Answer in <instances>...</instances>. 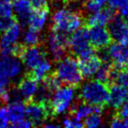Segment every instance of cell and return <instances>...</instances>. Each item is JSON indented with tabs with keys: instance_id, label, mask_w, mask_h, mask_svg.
<instances>
[{
	"instance_id": "1",
	"label": "cell",
	"mask_w": 128,
	"mask_h": 128,
	"mask_svg": "<svg viewBox=\"0 0 128 128\" xmlns=\"http://www.w3.org/2000/svg\"><path fill=\"white\" fill-rule=\"evenodd\" d=\"M78 96L84 103L103 107L104 105L108 104V88L107 83L99 80H90L82 85Z\"/></svg>"
},
{
	"instance_id": "28",
	"label": "cell",
	"mask_w": 128,
	"mask_h": 128,
	"mask_svg": "<svg viewBox=\"0 0 128 128\" xmlns=\"http://www.w3.org/2000/svg\"><path fill=\"white\" fill-rule=\"evenodd\" d=\"M62 125L66 128H80L84 126L82 122L78 121L72 115L64 118L63 121H62Z\"/></svg>"
},
{
	"instance_id": "2",
	"label": "cell",
	"mask_w": 128,
	"mask_h": 128,
	"mask_svg": "<svg viewBox=\"0 0 128 128\" xmlns=\"http://www.w3.org/2000/svg\"><path fill=\"white\" fill-rule=\"evenodd\" d=\"M54 75L61 83L73 87L78 86L83 80L78 62L72 56H64L58 60Z\"/></svg>"
},
{
	"instance_id": "6",
	"label": "cell",
	"mask_w": 128,
	"mask_h": 128,
	"mask_svg": "<svg viewBox=\"0 0 128 128\" xmlns=\"http://www.w3.org/2000/svg\"><path fill=\"white\" fill-rule=\"evenodd\" d=\"M68 48L73 54L78 55L80 58L94 54V50L90 43L89 32L82 26L71 33L70 38H68Z\"/></svg>"
},
{
	"instance_id": "33",
	"label": "cell",
	"mask_w": 128,
	"mask_h": 128,
	"mask_svg": "<svg viewBox=\"0 0 128 128\" xmlns=\"http://www.w3.org/2000/svg\"><path fill=\"white\" fill-rule=\"evenodd\" d=\"M118 116L121 117L122 119L127 117L128 116V96L127 98L121 104V106L117 108Z\"/></svg>"
},
{
	"instance_id": "16",
	"label": "cell",
	"mask_w": 128,
	"mask_h": 128,
	"mask_svg": "<svg viewBox=\"0 0 128 128\" xmlns=\"http://www.w3.org/2000/svg\"><path fill=\"white\" fill-rule=\"evenodd\" d=\"M113 10L110 8H102L94 12H91L86 20L87 24L92 26H106L113 19Z\"/></svg>"
},
{
	"instance_id": "34",
	"label": "cell",
	"mask_w": 128,
	"mask_h": 128,
	"mask_svg": "<svg viewBox=\"0 0 128 128\" xmlns=\"http://www.w3.org/2000/svg\"><path fill=\"white\" fill-rule=\"evenodd\" d=\"M110 127L112 128H121V127H124V122H122V119L119 116H116L111 119V121L110 122Z\"/></svg>"
},
{
	"instance_id": "15",
	"label": "cell",
	"mask_w": 128,
	"mask_h": 128,
	"mask_svg": "<svg viewBox=\"0 0 128 128\" xmlns=\"http://www.w3.org/2000/svg\"><path fill=\"white\" fill-rule=\"evenodd\" d=\"M102 62V59L99 56L96 55V54L80 58L78 66L83 78H91L94 77Z\"/></svg>"
},
{
	"instance_id": "11",
	"label": "cell",
	"mask_w": 128,
	"mask_h": 128,
	"mask_svg": "<svg viewBox=\"0 0 128 128\" xmlns=\"http://www.w3.org/2000/svg\"><path fill=\"white\" fill-rule=\"evenodd\" d=\"M88 32L90 43L92 48L102 50L110 45L112 38L108 28L106 26H92Z\"/></svg>"
},
{
	"instance_id": "40",
	"label": "cell",
	"mask_w": 128,
	"mask_h": 128,
	"mask_svg": "<svg viewBox=\"0 0 128 128\" xmlns=\"http://www.w3.org/2000/svg\"><path fill=\"white\" fill-rule=\"evenodd\" d=\"M11 0H0V2H10Z\"/></svg>"
},
{
	"instance_id": "12",
	"label": "cell",
	"mask_w": 128,
	"mask_h": 128,
	"mask_svg": "<svg viewBox=\"0 0 128 128\" xmlns=\"http://www.w3.org/2000/svg\"><path fill=\"white\" fill-rule=\"evenodd\" d=\"M38 82L31 78L28 74L22 78L19 82L18 85L16 87V92L18 94L19 98L22 101L28 102L30 100L35 99L38 91L39 85Z\"/></svg>"
},
{
	"instance_id": "18",
	"label": "cell",
	"mask_w": 128,
	"mask_h": 128,
	"mask_svg": "<svg viewBox=\"0 0 128 128\" xmlns=\"http://www.w3.org/2000/svg\"><path fill=\"white\" fill-rule=\"evenodd\" d=\"M8 114L10 118V126L14 127L19 122L25 117V105L22 100H14L8 103Z\"/></svg>"
},
{
	"instance_id": "29",
	"label": "cell",
	"mask_w": 128,
	"mask_h": 128,
	"mask_svg": "<svg viewBox=\"0 0 128 128\" xmlns=\"http://www.w3.org/2000/svg\"><path fill=\"white\" fill-rule=\"evenodd\" d=\"M13 8L10 2H0V17H10Z\"/></svg>"
},
{
	"instance_id": "19",
	"label": "cell",
	"mask_w": 128,
	"mask_h": 128,
	"mask_svg": "<svg viewBox=\"0 0 128 128\" xmlns=\"http://www.w3.org/2000/svg\"><path fill=\"white\" fill-rule=\"evenodd\" d=\"M128 96V91L118 83H114L108 88V104L110 108L117 110Z\"/></svg>"
},
{
	"instance_id": "39",
	"label": "cell",
	"mask_w": 128,
	"mask_h": 128,
	"mask_svg": "<svg viewBox=\"0 0 128 128\" xmlns=\"http://www.w3.org/2000/svg\"><path fill=\"white\" fill-rule=\"evenodd\" d=\"M122 122H124V126L128 128V116L124 118V119H122Z\"/></svg>"
},
{
	"instance_id": "24",
	"label": "cell",
	"mask_w": 128,
	"mask_h": 128,
	"mask_svg": "<svg viewBox=\"0 0 128 128\" xmlns=\"http://www.w3.org/2000/svg\"><path fill=\"white\" fill-rule=\"evenodd\" d=\"M103 122V108L102 107H96V110L86 118L83 124L88 128H97L101 126Z\"/></svg>"
},
{
	"instance_id": "37",
	"label": "cell",
	"mask_w": 128,
	"mask_h": 128,
	"mask_svg": "<svg viewBox=\"0 0 128 128\" xmlns=\"http://www.w3.org/2000/svg\"><path fill=\"white\" fill-rule=\"evenodd\" d=\"M118 11L120 12V15H121L122 18L126 19L128 21V2L126 3L125 6H124L120 10H118Z\"/></svg>"
},
{
	"instance_id": "26",
	"label": "cell",
	"mask_w": 128,
	"mask_h": 128,
	"mask_svg": "<svg viewBox=\"0 0 128 128\" xmlns=\"http://www.w3.org/2000/svg\"><path fill=\"white\" fill-rule=\"evenodd\" d=\"M113 80L128 91V68H121V70L118 71L116 70Z\"/></svg>"
},
{
	"instance_id": "38",
	"label": "cell",
	"mask_w": 128,
	"mask_h": 128,
	"mask_svg": "<svg viewBox=\"0 0 128 128\" xmlns=\"http://www.w3.org/2000/svg\"><path fill=\"white\" fill-rule=\"evenodd\" d=\"M42 126L46 128H56V127H60V124H54L52 122H44L42 124Z\"/></svg>"
},
{
	"instance_id": "5",
	"label": "cell",
	"mask_w": 128,
	"mask_h": 128,
	"mask_svg": "<svg viewBox=\"0 0 128 128\" xmlns=\"http://www.w3.org/2000/svg\"><path fill=\"white\" fill-rule=\"evenodd\" d=\"M22 35V25L15 22L10 28L1 33L0 36V54L17 56L22 45L19 43Z\"/></svg>"
},
{
	"instance_id": "30",
	"label": "cell",
	"mask_w": 128,
	"mask_h": 128,
	"mask_svg": "<svg viewBox=\"0 0 128 128\" xmlns=\"http://www.w3.org/2000/svg\"><path fill=\"white\" fill-rule=\"evenodd\" d=\"M16 20L12 16L10 17H0V33H3L14 24Z\"/></svg>"
},
{
	"instance_id": "7",
	"label": "cell",
	"mask_w": 128,
	"mask_h": 128,
	"mask_svg": "<svg viewBox=\"0 0 128 128\" xmlns=\"http://www.w3.org/2000/svg\"><path fill=\"white\" fill-rule=\"evenodd\" d=\"M47 50L54 60H59L66 55L68 49V38L66 34L52 29L47 36Z\"/></svg>"
},
{
	"instance_id": "31",
	"label": "cell",
	"mask_w": 128,
	"mask_h": 128,
	"mask_svg": "<svg viewBox=\"0 0 128 128\" xmlns=\"http://www.w3.org/2000/svg\"><path fill=\"white\" fill-rule=\"evenodd\" d=\"M10 125V118L7 108L0 107V128L8 127Z\"/></svg>"
},
{
	"instance_id": "36",
	"label": "cell",
	"mask_w": 128,
	"mask_h": 128,
	"mask_svg": "<svg viewBox=\"0 0 128 128\" xmlns=\"http://www.w3.org/2000/svg\"><path fill=\"white\" fill-rule=\"evenodd\" d=\"M33 124L32 122L29 121L28 119L24 118V120H22L21 122H19L17 124L15 125L14 127H18V128H29V127H32Z\"/></svg>"
},
{
	"instance_id": "3",
	"label": "cell",
	"mask_w": 128,
	"mask_h": 128,
	"mask_svg": "<svg viewBox=\"0 0 128 128\" xmlns=\"http://www.w3.org/2000/svg\"><path fill=\"white\" fill-rule=\"evenodd\" d=\"M75 97V87L66 84L60 85L52 94L48 104L50 112L54 115H62L68 112L74 104Z\"/></svg>"
},
{
	"instance_id": "17",
	"label": "cell",
	"mask_w": 128,
	"mask_h": 128,
	"mask_svg": "<svg viewBox=\"0 0 128 128\" xmlns=\"http://www.w3.org/2000/svg\"><path fill=\"white\" fill-rule=\"evenodd\" d=\"M49 13L50 11L48 7L42 8H34L26 24H28L29 27L41 31L47 24Z\"/></svg>"
},
{
	"instance_id": "25",
	"label": "cell",
	"mask_w": 128,
	"mask_h": 128,
	"mask_svg": "<svg viewBox=\"0 0 128 128\" xmlns=\"http://www.w3.org/2000/svg\"><path fill=\"white\" fill-rule=\"evenodd\" d=\"M41 41V31L28 27L24 34V43L26 46H36Z\"/></svg>"
},
{
	"instance_id": "13",
	"label": "cell",
	"mask_w": 128,
	"mask_h": 128,
	"mask_svg": "<svg viewBox=\"0 0 128 128\" xmlns=\"http://www.w3.org/2000/svg\"><path fill=\"white\" fill-rule=\"evenodd\" d=\"M0 70L10 80H14L22 74V63L17 56L0 54Z\"/></svg>"
},
{
	"instance_id": "9",
	"label": "cell",
	"mask_w": 128,
	"mask_h": 128,
	"mask_svg": "<svg viewBox=\"0 0 128 128\" xmlns=\"http://www.w3.org/2000/svg\"><path fill=\"white\" fill-rule=\"evenodd\" d=\"M18 57L25 68L31 70L46 57V54L38 45L26 46L24 44L21 48Z\"/></svg>"
},
{
	"instance_id": "10",
	"label": "cell",
	"mask_w": 128,
	"mask_h": 128,
	"mask_svg": "<svg viewBox=\"0 0 128 128\" xmlns=\"http://www.w3.org/2000/svg\"><path fill=\"white\" fill-rule=\"evenodd\" d=\"M107 58L117 68H128V43L110 44L107 52Z\"/></svg>"
},
{
	"instance_id": "27",
	"label": "cell",
	"mask_w": 128,
	"mask_h": 128,
	"mask_svg": "<svg viewBox=\"0 0 128 128\" xmlns=\"http://www.w3.org/2000/svg\"><path fill=\"white\" fill-rule=\"evenodd\" d=\"M108 4V0H85L84 7L85 10L89 12H94Z\"/></svg>"
},
{
	"instance_id": "4",
	"label": "cell",
	"mask_w": 128,
	"mask_h": 128,
	"mask_svg": "<svg viewBox=\"0 0 128 128\" xmlns=\"http://www.w3.org/2000/svg\"><path fill=\"white\" fill-rule=\"evenodd\" d=\"M52 28L64 34H71L80 28L83 24L82 15L69 8H58L52 17Z\"/></svg>"
},
{
	"instance_id": "23",
	"label": "cell",
	"mask_w": 128,
	"mask_h": 128,
	"mask_svg": "<svg viewBox=\"0 0 128 128\" xmlns=\"http://www.w3.org/2000/svg\"><path fill=\"white\" fill-rule=\"evenodd\" d=\"M116 70L113 68V66L108 62H102L98 71L96 72V80H99L101 82L108 83L114 80V75Z\"/></svg>"
},
{
	"instance_id": "32",
	"label": "cell",
	"mask_w": 128,
	"mask_h": 128,
	"mask_svg": "<svg viewBox=\"0 0 128 128\" xmlns=\"http://www.w3.org/2000/svg\"><path fill=\"white\" fill-rule=\"evenodd\" d=\"M128 0H108V7L112 10H120L122 8L125 6Z\"/></svg>"
},
{
	"instance_id": "20",
	"label": "cell",
	"mask_w": 128,
	"mask_h": 128,
	"mask_svg": "<svg viewBox=\"0 0 128 128\" xmlns=\"http://www.w3.org/2000/svg\"><path fill=\"white\" fill-rule=\"evenodd\" d=\"M12 8L16 19L20 22V24H25L27 22L29 16L34 10L29 0H14Z\"/></svg>"
},
{
	"instance_id": "14",
	"label": "cell",
	"mask_w": 128,
	"mask_h": 128,
	"mask_svg": "<svg viewBox=\"0 0 128 128\" xmlns=\"http://www.w3.org/2000/svg\"><path fill=\"white\" fill-rule=\"evenodd\" d=\"M108 30L115 42L128 43V21L120 17H113L108 24Z\"/></svg>"
},
{
	"instance_id": "8",
	"label": "cell",
	"mask_w": 128,
	"mask_h": 128,
	"mask_svg": "<svg viewBox=\"0 0 128 128\" xmlns=\"http://www.w3.org/2000/svg\"><path fill=\"white\" fill-rule=\"evenodd\" d=\"M50 113L48 104L35 99L26 102L25 117L32 122L33 126L42 125L44 122H46Z\"/></svg>"
},
{
	"instance_id": "22",
	"label": "cell",
	"mask_w": 128,
	"mask_h": 128,
	"mask_svg": "<svg viewBox=\"0 0 128 128\" xmlns=\"http://www.w3.org/2000/svg\"><path fill=\"white\" fill-rule=\"evenodd\" d=\"M97 106H92L87 103L78 104L77 106H72L71 108V115L78 121H84L90 114L92 113L96 110Z\"/></svg>"
},
{
	"instance_id": "35",
	"label": "cell",
	"mask_w": 128,
	"mask_h": 128,
	"mask_svg": "<svg viewBox=\"0 0 128 128\" xmlns=\"http://www.w3.org/2000/svg\"><path fill=\"white\" fill-rule=\"evenodd\" d=\"M33 8H42L48 7V0H29Z\"/></svg>"
},
{
	"instance_id": "21",
	"label": "cell",
	"mask_w": 128,
	"mask_h": 128,
	"mask_svg": "<svg viewBox=\"0 0 128 128\" xmlns=\"http://www.w3.org/2000/svg\"><path fill=\"white\" fill-rule=\"evenodd\" d=\"M52 68V66L50 61L49 59H46L45 57L38 64H36L35 68L31 69L28 75L34 80H36V82H41V80H44L50 74Z\"/></svg>"
}]
</instances>
